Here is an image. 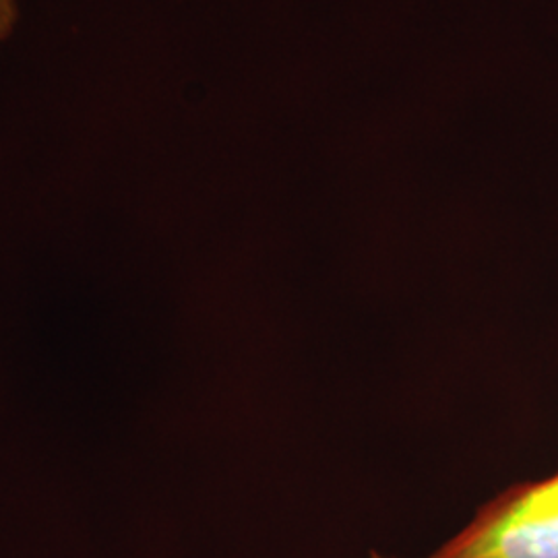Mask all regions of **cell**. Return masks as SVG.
Returning a JSON list of instances; mask_svg holds the SVG:
<instances>
[{
    "label": "cell",
    "instance_id": "cell-1",
    "mask_svg": "<svg viewBox=\"0 0 558 558\" xmlns=\"http://www.w3.org/2000/svg\"><path fill=\"white\" fill-rule=\"evenodd\" d=\"M426 558H558V472L519 482Z\"/></svg>",
    "mask_w": 558,
    "mask_h": 558
},
{
    "label": "cell",
    "instance_id": "cell-2",
    "mask_svg": "<svg viewBox=\"0 0 558 558\" xmlns=\"http://www.w3.org/2000/svg\"><path fill=\"white\" fill-rule=\"evenodd\" d=\"M15 20H17L15 0H0V40L9 36Z\"/></svg>",
    "mask_w": 558,
    "mask_h": 558
},
{
    "label": "cell",
    "instance_id": "cell-3",
    "mask_svg": "<svg viewBox=\"0 0 558 558\" xmlns=\"http://www.w3.org/2000/svg\"><path fill=\"white\" fill-rule=\"evenodd\" d=\"M371 558H396V557H389V555H380V553H377V550H373V553H371Z\"/></svg>",
    "mask_w": 558,
    "mask_h": 558
}]
</instances>
